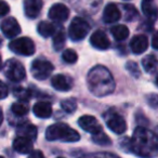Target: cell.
I'll return each instance as SVG.
<instances>
[{"instance_id": "4", "label": "cell", "mask_w": 158, "mask_h": 158, "mask_svg": "<svg viewBox=\"0 0 158 158\" xmlns=\"http://www.w3.org/2000/svg\"><path fill=\"white\" fill-rule=\"evenodd\" d=\"M5 75L13 82H20L26 77L25 67L20 61L15 59H10L5 64Z\"/></svg>"}, {"instance_id": "21", "label": "cell", "mask_w": 158, "mask_h": 158, "mask_svg": "<svg viewBox=\"0 0 158 158\" xmlns=\"http://www.w3.org/2000/svg\"><path fill=\"white\" fill-rule=\"evenodd\" d=\"M37 31L40 36H42V37H44V38H48V37H51L52 35H54L55 26L52 23L44 21V22H40L39 24H38Z\"/></svg>"}, {"instance_id": "7", "label": "cell", "mask_w": 158, "mask_h": 158, "mask_svg": "<svg viewBox=\"0 0 158 158\" xmlns=\"http://www.w3.org/2000/svg\"><path fill=\"white\" fill-rule=\"evenodd\" d=\"M53 72V65L47 60H35L31 64V74L37 80H44Z\"/></svg>"}, {"instance_id": "18", "label": "cell", "mask_w": 158, "mask_h": 158, "mask_svg": "<svg viewBox=\"0 0 158 158\" xmlns=\"http://www.w3.org/2000/svg\"><path fill=\"white\" fill-rule=\"evenodd\" d=\"M33 112L38 118H49L52 115V106L48 102H38L34 105Z\"/></svg>"}, {"instance_id": "14", "label": "cell", "mask_w": 158, "mask_h": 158, "mask_svg": "<svg viewBox=\"0 0 158 158\" xmlns=\"http://www.w3.org/2000/svg\"><path fill=\"white\" fill-rule=\"evenodd\" d=\"M120 10L115 3H108L103 11V21L107 24H113L120 20Z\"/></svg>"}, {"instance_id": "19", "label": "cell", "mask_w": 158, "mask_h": 158, "mask_svg": "<svg viewBox=\"0 0 158 158\" xmlns=\"http://www.w3.org/2000/svg\"><path fill=\"white\" fill-rule=\"evenodd\" d=\"M142 12L151 21H156L158 18V8L151 1H143Z\"/></svg>"}, {"instance_id": "32", "label": "cell", "mask_w": 158, "mask_h": 158, "mask_svg": "<svg viewBox=\"0 0 158 158\" xmlns=\"http://www.w3.org/2000/svg\"><path fill=\"white\" fill-rule=\"evenodd\" d=\"M14 93H15V95H18V97L20 98L21 101H25V99H28L29 94H31V93H29L28 91L24 90V89H19V90H14Z\"/></svg>"}, {"instance_id": "41", "label": "cell", "mask_w": 158, "mask_h": 158, "mask_svg": "<svg viewBox=\"0 0 158 158\" xmlns=\"http://www.w3.org/2000/svg\"><path fill=\"white\" fill-rule=\"evenodd\" d=\"M156 133H157V135H158V127L156 128Z\"/></svg>"}, {"instance_id": "23", "label": "cell", "mask_w": 158, "mask_h": 158, "mask_svg": "<svg viewBox=\"0 0 158 158\" xmlns=\"http://www.w3.org/2000/svg\"><path fill=\"white\" fill-rule=\"evenodd\" d=\"M11 110L15 116H24L28 113L29 110V106H28V103H26L25 101H19V102H15V103L12 104L11 106Z\"/></svg>"}, {"instance_id": "37", "label": "cell", "mask_w": 158, "mask_h": 158, "mask_svg": "<svg viewBox=\"0 0 158 158\" xmlns=\"http://www.w3.org/2000/svg\"><path fill=\"white\" fill-rule=\"evenodd\" d=\"M152 46L154 49H158V31H156L152 39Z\"/></svg>"}, {"instance_id": "1", "label": "cell", "mask_w": 158, "mask_h": 158, "mask_svg": "<svg viewBox=\"0 0 158 158\" xmlns=\"http://www.w3.org/2000/svg\"><path fill=\"white\" fill-rule=\"evenodd\" d=\"M129 148L139 157H156L158 154L157 135L145 128L138 127L129 141Z\"/></svg>"}, {"instance_id": "3", "label": "cell", "mask_w": 158, "mask_h": 158, "mask_svg": "<svg viewBox=\"0 0 158 158\" xmlns=\"http://www.w3.org/2000/svg\"><path fill=\"white\" fill-rule=\"evenodd\" d=\"M46 138L49 141H63V142H77L80 139L79 133L65 123H54L46 131Z\"/></svg>"}, {"instance_id": "30", "label": "cell", "mask_w": 158, "mask_h": 158, "mask_svg": "<svg viewBox=\"0 0 158 158\" xmlns=\"http://www.w3.org/2000/svg\"><path fill=\"white\" fill-rule=\"evenodd\" d=\"M126 67H127L128 72H129L132 76L135 77V78H139V76L141 75V73H140V69H139L138 64L134 63V62H128L127 65H126Z\"/></svg>"}, {"instance_id": "20", "label": "cell", "mask_w": 158, "mask_h": 158, "mask_svg": "<svg viewBox=\"0 0 158 158\" xmlns=\"http://www.w3.org/2000/svg\"><path fill=\"white\" fill-rule=\"evenodd\" d=\"M110 33L117 41H123L129 36V29L126 25H115L110 28Z\"/></svg>"}, {"instance_id": "29", "label": "cell", "mask_w": 158, "mask_h": 158, "mask_svg": "<svg viewBox=\"0 0 158 158\" xmlns=\"http://www.w3.org/2000/svg\"><path fill=\"white\" fill-rule=\"evenodd\" d=\"M62 108L66 113H74L77 108V102L75 99H66L62 102Z\"/></svg>"}, {"instance_id": "11", "label": "cell", "mask_w": 158, "mask_h": 158, "mask_svg": "<svg viewBox=\"0 0 158 158\" xmlns=\"http://www.w3.org/2000/svg\"><path fill=\"white\" fill-rule=\"evenodd\" d=\"M1 31L7 38H14L21 33L19 22L14 18H7L1 23Z\"/></svg>"}, {"instance_id": "35", "label": "cell", "mask_w": 158, "mask_h": 158, "mask_svg": "<svg viewBox=\"0 0 158 158\" xmlns=\"http://www.w3.org/2000/svg\"><path fill=\"white\" fill-rule=\"evenodd\" d=\"M147 102L152 107H158V95L151 94L147 97Z\"/></svg>"}, {"instance_id": "26", "label": "cell", "mask_w": 158, "mask_h": 158, "mask_svg": "<svg viewBox=\"0 0 158 158\" xmlns=\"http://www.w3.org/2000/svg\"><path fill=\"white\" fill-rule=\"evenodd\" d=\"M123 12H125V19L129 22L136 20L139 16V13L136 9L132 5H125L123 6Z\"/></svg>"}, {"instance_id": "33", "label": "cell", "mask_w": 158, "mask_h": 158, "mask_svg": "<svg viewBox=\"0 0 158 158\" xmlns=\"http://www.w3.org/2000/svg\"><path fill=\"white\" fill-rule=\"evenodd\" d=\"M8 93H9V90H8L7 85L0 80V100L6 99L8 97Z\"/></svg>"}, {"instance_id": "27", "label": "cell", "mask_w": 158, "mask_h": 158, "mask_svg": "<svg viewBox=\"0 0 158 158\" xmlns=\"http://www.w3.org/2000/svg\"><path fill=\"white\" fill-rule=\"evenodd\" d=\"M92 140L94 143H97V144H99V145H103V146L110 145V143H112L110 139L108 138L103 131L100 132V133H98V134H94V135L92 136Z\"/></svg>"}, {"instance_id": "13", "label": "cell", "mask_w": 158, "mask_h": 158, "mask_svg": "<svg viewBox=\"0 0 158 158\" xmlns=\"http://www.w3.org/2000/svg\"><path fill=\"white\" fill-rule=\"evenodd\" d=\"M90 44L92 47L99 50H106L110 48V39L103 31H97L92 34L90 38Z\"/></svg>"}, {"instance_id": "12", "label": "cell", "mask_w": 158, "mask_h": 158, "mask_svg": "<svg viewBox=\"0 0 158 158\" xmlns=\"http://www.w3.org/2000/svg\"><path fill=\"white\" fill-rule=\"evenodd\" d=\"M51 84L55 90L65 92V91H69L73 88V79L65 75L59 74L52 77Z\"/></svg>"}, {"instance_id": "16", "label": "cell", "mask_w": 158, "mask_h": 158, "mask_svg": "<svg viewBox=\"0 0 158 158\" xmlns=\"http://www.w3.org/2000/svg\"><path fill=\"white\" fill-rule=\"evenodd\" d=\"M130 48L134 54H141L148 48V39L145 35H136L130 42Z\"/></svg>"}, {"instance_id": "25", "label": "cell", "mask_w": 158, "mask_h": 158, "mask_svg": "<svg viewBox=\"0 0 158 158\" xmlns=\"http://www.w3.org/2000/svg\"><path fill=\"white\" fill-rule=\"evenodd\" d=\"M65 44V34H64L63 29L57 31L56 34H54L53 37V48L56 51H60Z\"/></svg>"}, {"instance_id": "43", "label": "cell", "mask_w": 158, "mask_h": 158, "mask_svg": "<svg viewBox=\"0 0 158 158\" xmlns=\"http://www.w3.org/2000/svg\"><path fill=\"white\" fill-rule=\"evenodd\" d=\"M57 158H63V157H57Z\"/></svg>"}, {"instance_id": "9", "label": "cell", "mask_w": 158, "mask_h": 158, "mask_svg": "<svg viewBox=\"0 0 158 158\" xmlns=\"http://www.w3.org/2000/svg\"><path fill=\"white\" fill-rule=\"evenodd\" d=\"M78 123L85 131L89 132V133H91L92 135L103 131L101 125H100L99 121L97 120V118H94L93 116H90V115H86V116L80 117L78 120Z\"/></svg>"}, {"instance_id": "34", "label": "cell", "mask_w": 158, "mask_h": 158, "mask_svg": "<svg viewBox=\"0 0 158 158\" xmlns=\"http://www.w3.org/2000/svg\"><path fill=\"white\" fill-rule=\"evenodd\" d=\"M10 11V7L7 2L0 0V16H5Z\"/></svg>"}, {"instance_id": "38", "label": "cell", "mask_w": 158, "mask_h": 158, "mask_svg": "<svg viewBox=\"0 0 158 158\" xmlns=\"http://www.w3.org/2000/svg\"><path fill=\"white\" fill-rule=\"evenodd\" d=\"M2 120H3V114H2V110H0V126L2 123Z\"/></svg>"}, {"instance_id": "5", "label": "cell", "mask_w": 158, "mask_h": 158, "mask_svg": "<svg viewBox=\"0 0 158 158\" xmlns=\"http://www.w3.org/2000/svg\"><path fill=\"white\" fill-rule=\"evenodd\" d=\"M90 31V25L88 24L86 20L82 18H75L72 21L68 28V35L73 41H79L86 38V36Z\"/></svg>"}, {"instance_id": "44", "label": "cell", "mask_w": 158, "mask_h": 158, "mask_svg": "<svg viewBox=\"0 0 158 158\" xmlns=\"http://www.w3.org/2000/svg\"><path fill=\"white\" fill-rule=\"evenodd\" d=\"M0 158H3V157H1V156H0Z\"/></svg>"}, {"instance_id": "42", "label": "cell", "mask_w": 158, "mask_h": 158, "mask_svg": "<svg viewBox=\"0 0 158 158\" xmlns=\"http://www.w3.org/2000/svg\"><path fill=\"white\" fill-rule=\"evenodd\" d=\"M144 1H151V2H152V1H153V0H144Z\"/></svg>"}, {"instance_id": "2", "label": "cell", "mask_w": 158, "mask_h": 158, "mask_svg": "<svg viewBox=\"0 0 158 158\" xmlns=\"http://www.w3.org/2000/svg\"><path fill=\"white\" fill-rule=\"evenodd\" d=\"M89 90L97 97H105L114 91L115 81L106 67L98 65L91 68L87 76Z\"/></svg>"}, {"instance_id": "31", "label": "cell", "mask_w": 158, "mask_h": 158, "mask_svg": "<svg viewBox=\"0 0 158 158\" xmlns=\"http://www.w3.org/2000/svg\"><path fill=\"white\" fill-rule=\"evenodd\" d=\"M85 158H119V157L110 153H97V154H90V155L86 156Z\"/></svg>"}, {"instance_id": "36", "label": "cell", "mask_w": 158, "mask_h": 158, "mask_svg": "<svg viewBox=\"0 0 158 158\" xmlns=\"http://www.w3.org/2000/svg\"><path fill=\"white\" fill-rule=\"evenodd\" d=\"M28 158H44V155L40 151H33L29 154Z\"/></svg>"}, {"instance_id": "10", "label": "cell", "mask_w": 158, "mask_h": 158, "mask_svg": "<svg viewBox=\"0 0 158 158\" xmlns=\"http://www.w3.org/2000/svg\"><path fill=\"white\" fill-rule=\"evenodd\" d=\"M69 9L63 3H55L49 10V18L57 23H63L68 19Z\"/></svg>"}, {"instance_id": "28", "label": "cell", "mask_w": 158, "mask_h": 158, "mask_svg": "<svg viewBox=\"0 0 158 158\" xmlns=\"http://www.w3.org/2000/svg\"><path fill=\"white\" fill-rule=\"evenodd\" d=\"M62 59H63V61L65 62V63L74 64L75 62L77 61V59H78V55H77V53L75 52L74 50L67 49V50H65L62 53Z\"/></svg>"}, {"instance_id": "8", "label": "cell", "mask_w": 158, "mask_h": 158, "mask_svg": "<svg viewBox=\"0 0 158 158\" xmlns=\"http://www.w3.org/2000/svg\"><path fill=\"white\" fill-rule=\"evenodd\" d=\"M105 121L107 127L112 130L114 133L116 134H121L127 130V123L126 120L120 116L119 114L115 112L110 110L108 113L105 114Z\"/></svg>"}, {"instance_id": "22", "label": "cell", "mask_w": 158, "mask_h": 158, "mask_svg": "<svg viewBox=\"0 0 158 158\" xmlns=\"http://www.w3.org/2000/svg\"><path fill=\"white\" fill-rule=\"evenodd\" d=\"M142 66L146 73H153L158 66V60L154 55H147L142 60Z\"/></svg>"}, {"instance_id": "6", "label": "cell", "mask_w": 158, "mask_h": 158, "mask_svg": "<svg viewBox=\"0 0 158 158\" xmlns=\"http://www.w3.org/2000/svg\"><path fill=\"white\" fill-rule=\"evenodd\" d=\"M9 49L16 54L29 56L33 55L36 51L34 41L28 37H21L15 40H12L9 44Z\"/></svg>"}, {"instance_id": "45", "label": "cell", "mask_w": 158, "mask_h": 158, "mask_svg": "<svg viewBox=\"0 0 158 158\" xmlns=\"http://www.w3.org/2000/svg\"><path fill=\"white\" fill-rule=\"evenodd\" d=\"M0 42H1V41H0Z\"/></svg>"}, {"instance_id": "15", "label": "cell", "mask_w": 158, "mask_h": 158, "mask_svg": "<svg viewBox=\"0 0 158 158\" xmlns=\"http://www.w3.org/2000/svg\"><path fill=\"white\" fill-rule=\"evenodd\" d=\"M42 9V0H25L24 11L27 18L36 19Z\"/></svg>"}, {"instance_id": "24", "label": "cell", "mask_w": 158, "mask_h": 158, "mask_svg": "<svg viewBox=\"0 0 158 158\" xmlns=\"http://www.w3.org/2000/svg\"><path fill=\"white\" fill-rule=\"evenodd\" d=\"M19 133L21 134L20 136H24L29 140H35L37 138V128L33 125H26L23 126L20 130H19Z\"/></svg>"}, {"instance_id": "39", "label": "cell", "mask_w": 158, "mask_h": 158, "mask_svg": "<svg viewBox=\"0 0 158 158\" xmlns=\"http://www.w3.org/2000/svg\"><path fill=\"white\" fill-rule=\"evenodd\" d=\"M2 68V60H1V55H0V69Z\"/></svg>"}, {"instance_id": "17", "label": "cell", "mask_w": 158, "mask_h": 158, "mask_svg": "<svg viewBox=\"0 0 158 158\" xmlns=\"http://www.w3.org/2000/svg\"><path fill=\"white\" fill-rule=\"evenodd\" d=\"M13 148L20 154H31L33 152V143L31 140L24 136H19L14 140Z\"/></svg>"}, {"instance_id": "40", "label": "cell", "mask_w": 158, "mask_h": 158, "mask_svg": "<svg viewBox=\"0 0 158 158\" xmlns=\"http://www.w3.org/2000/svg\"><path fill=\"white\" fill-rule=\"evenodd\" d=\"M156 82H157V85H158V75H157V77H156Z\"/></svg>"}]
</instances>
